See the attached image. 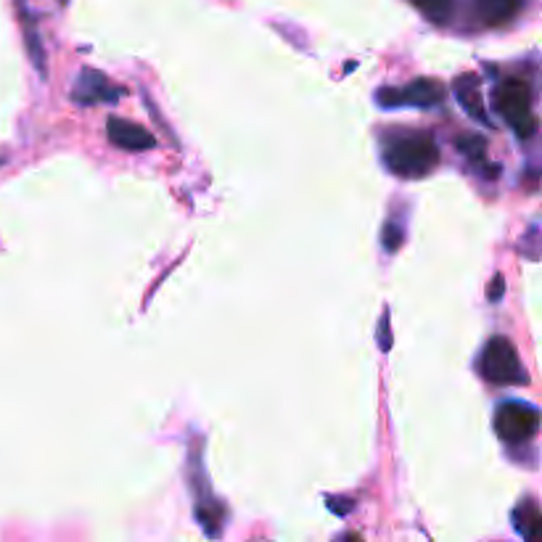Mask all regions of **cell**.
Segmentation results:
<instances>
[{
  "mask_svg": "<svg viewBox=\"0 0 542 542\" xmlns=\"http://www.w3.org/2000/svg\"><path fill=\"white\" fill-rule=\"evenodd\" d=\"M384 164L397 178H426L439 164L434 138L421 130H392L384 135Z\"/></svg>",
  "mask_w": 542,
  "mask_h": 542,
  "instance_id": "6da1fadb",
  "label": "cell"
},
{
  "mask_svg": "<svg viewBox=\"0 0 542 542\" xmlns=\"http://www.w3.org/2000/svg\"><path fill=\"white\" fill-rule=\"evenodd\" d=\"M492 106L498 109L505 125L511 127L513 133L519 135L521 141H527L537 133V117L532 109V90L519 77H508V80L495 85L492 93Z\"/></svg>",
  "mask_w": 542,
  "mask_h": 542,
  "instance_id": "7a4b0ae2",
  "label": "cell"
},
{
  "mask_svg": "<svg viewBox=\"0 0 542 542\" xmlns=\"http://www.w3.org/2000/svg\"><path fill=\"white\" fill-rule=\"evenodd\" d=\"M482 376L492 384H503V387H521L529 384V376L519 360V352L505 336H495L487 342L479 360Z\"/></svg>",
  "mask_w": 542,
  "mask_h": 542,
  "instance_id": "3957f363",
  "label": "cell"
},
{
  "mask_svg": "<svg viewBox=\"0 0 542 542\" xmlns=\"http://www.w3.org/2000/svg\"><path fill=\"white\" fill-rule=\"evenodd\" d=\"M540 429V410L529 402L508 400L495 410V431L508 445L529 442Z\"/></svg>",
  "mask_w": 542,
  "mask_h": 542,
  "instance_id": "277c9868",
  "label": "cell"
},
{
  "mask_svg": "<svg viewBox=\"0 0 542 542\" xmlns=\"http://www.w3.org/2000/svg\"><path fill=\"white\" fill-rule=\"evenodd\" d=\"M379 104L384 109H397V106H416V109H431V106L442 104L445 88L434 80H413L405 88H381L376 93Z\"/></svg>",
  "mask_w": 542,
  "mask_h": 542,
  "instance_id": "5b68a950",
  "label": "cell"
},
{
  "mask_svg": "<svg viewBox=\"0 0 542 542\" xmlns=\"http://www.w3.org/2000/svg\"><path fill=\"white\" fill-rule=\"evenodd\" d=\"M106 133H109V141H112L117 149L146 151L156 146L154 135H151L146 127L135 125V122H127V119L112 117L109 119V125H106Z\"/></svg>",
  "mask_w": 542,
  "mask_h": 542,
  "instance_id": "8992f818",
  "label": "cell"
},
{
  "mask_svg": "<svg viewBox=\"0 0 542 542\" xmlns=\"http://www.w3.org/2000/svg\"><path fill=\"white\" fill-rule=\"evenodd\" d=\"M125 90L114 88L112 82L106 80L101 72H93V69H82L80 80H77L75 88V101L80 104H96V101H117Z\"/></svg>",
  "mask_w": 542,
  "mask_h": 542,
  "instance_id": "52a82bcc",
  "label": "cell"
},
{
  "mask_svg": "<svg viewBox=\"0 0 542 542\" xmlns=\"http://www.w3.org/2000/svg\"><path fill=\"white\" fill-rule=\"evenodd\" d=\"M476 16L487 27H503L521 14L524 0H474Z\"/></svg>",
  "mask_w": 542,
  "mask_h": 542,
  "instance_id": "ba28073f",
  "label": "cell"
},
{
  "mask_svg": "<svg viewBox=\"0 0 542 542\" xmlns=\"http://www.w3.org/2000/svg\"><path fill=\"white\" fill-rule=\"evenodd\" d=\"M455 93H458V101L474 119H479L482 125H492L487 119V112H484L482 104V90H479V80L474 75H463L455 80Z\"/></svg>",
  "mask_w": 542,
  "mask_h": 542,
  "instance_id": "9c48e42d",
  "label": "cell"
},
{
  "mask_svg": "<svg viewBox=\"0 0 542 542\" xmlns=\"http://www.w3.org/2000/svg\"><path fill=\"white\" fill-rule=\"evenodd\" d=\"M537 521H540V511L532 500H521L513 511V529L519 532L524 540H535Z\"/></svg>",
  "mask_w": 542,
  "mask_h": 542,
  "instance_id": "30bf717a",
  "label": "cell"
},
{
  "mask_svg": "<svg viewBox=\"0 0 542 542\" xmlns=\"http://www.w3.org/2000/svg\"><path fill=\"white\" fill-rule=\"evenodd\" d=\"M434 24H445L455 11V0H410Z\"/></svg>",
  "mask_w": 542,
  "mask_h": 542,
  "instance_id": "8fae6325",
  "label": "cell"
},
{
  "mask_svg": "<svg viewBox=\"0 0 542 542\" xmlns=\"http://www.w3.org/2000/svg\"><path fill=\"white\" fill-rule=\"evenodd\" d=\"M455 146H458L461 151H466L471 159H479V156H484V149H487L482 138H476V135H463L461 141H455Z\"/></svg>",
  "mask_w": 542,
  "mask_h": 542,
  "instance_id": "7c38bea8",
  "label": "cell"
},
{
  "mask_svg": "<svg viewBox=\"0 0 542 542\" xmlns=\"http://www.w3.org/2000/svg\"><path fill=\"white\" fill-rule=\"evenodd\" d=\"M64 3H67V0H64Z\"/></svg>",
  "mask_w": 542,
  "mask_h": 542,
  "instance_id": "4fadbf2b",
  "label": "cell"
}]
</instances>
